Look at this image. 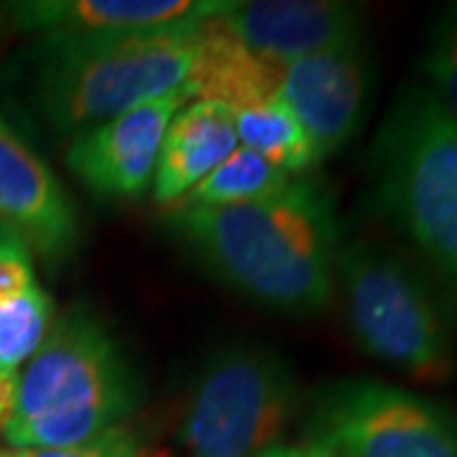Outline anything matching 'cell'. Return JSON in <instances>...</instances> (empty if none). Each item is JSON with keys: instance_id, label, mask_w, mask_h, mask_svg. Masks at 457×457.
<instances>
[{"instance_id": "obj_14", "label": "cell", "mask_w": 457, "mask_h": 457, "mask_svg": "<svg viewBox=\"0 0 457 457\" xmlns=\"http://www.w3.org/2000/svg\"><path fill=\"white\" fill-rule=\"evenodd\" d=\"M237 147L239 140L231 110L206 99L186 102L165 130L150 186L155 201L168 206L183 201Z\"/></svg>"}, {"instance_id": "obj_8", "label": "cell", "mask_w": 457, "mask_h": 457, "mask_svg": "<svg viewBox=\"0 0 457 457\" xmlns=\"http://www.w3.org/2000/svg\"><path fill=\"white\" fill-rule=\"evenodd\" d=\"M371 92L374 59L366 38L359 36L285 66L279 97L303 125L323 163L359 135Z\"/></svg>"}, {"instance_id": "obj_1", "label": "cell", "mask_w": 457, "mask_h": 457, "mask_svg": "<svg viewBox=\"0 0 457 457\" xmlns=\"http://www.w3.org/2000/svg\"><path fill=\"white\" fill-rule=\"evenodd\" d=\"M168 227L212 278L264 308L315 315L336 290V201L311 176L245 204L180 201L168 213Z\"/></svg>"}, {"instance_id": "obj_7", "label": "cell", "mask_w": 457, "mask_h": 457, "mask_svg": "<svg viewBox=\"0 0 457 457\" xmlns=\"http://www.w3.org/2000/svg\"><path fill=\"white\" fill-rule=\"evenodd\" d=\"M341 457H457V411L378 378H336L311 394L305 435Z\"/></svg>"}, {"instance_id": "obj_21", "label": "cell", "mask_w": 457, "mask_h": 457, "mask_svg": "<svg viewBox=\"0 0 457 457\" xmlns=\"http://www.w3.org/2000/svg\"><path fill=\"white\" fill-rule=\"evenodd\" d=\"M257 457H341L336 450L326 447L323 442L308 440L303 437L300 442H279L275 447L264 450L262 455Z\"/></svg>"}, {"instance_id": "obj_18", "label": "cell", "mask_w": 457, "mask_h": 457, "mask_svg": "<svg viewBox=\"0 0 457 457\" xmlns=\"http://www.w3.org/2000/svg\"><path fill=\"white\" fill-rule=\"evenodd\" d=\"M422 74L427 89L457 120V0L442 8L427 31Z\"/></svg>"}, {"instance_id": "obj_2", "label": "cell", "mask_w": 457, "mask_h": 457, "mask_svg": "<svg viewBox=\"0 0 457 457\" xmlns=\"http://www.w3.org/2000/svg\"><path fill=\"white\" fill-rule=\"evenodd\" d=\"M143 381L120 338L84 303L54 318L18 371L16 409L3 437L11 450L74 447L128 425Z\"/></svg>"}, {"instance_id": "obj_17", "label": "cell", "mask_w": 457, "mask_h": 457, "mask_svg": "<svg viewBox=\"0 0 457 457\" xmlns=\"http://www.w3.org/2000/svg\"><path fill=\"white\" fill-rule=\"evenodd\" d=\"M54 318V300L41 285L0 303V374H18L29 363Z\"/></svg>"}, {"instance_id": "obj_6", "label": "cell", "mask_w": 457, "mask_h": 457, "mask_svg": "<svg viewBox=\"0 0 457 457\" xmlns=\"http://www.w3.org/2000/svg\"><path fill=\"white\" fill-rule=\"evenodd\" d=\"M297 409L287 361L260 343H227L194 376L179 440L191 457H257L282 442Z\"/></svg>"}, {"instance_id": "obj_13", "label": "cell", "mask_w": 457, "mask_h": 457, "mask_svg": "<svg viewBox=\"0 0 457 457\" xmlns=\"http://www.w3.org/2000/svg\"><path fill=\"white\" fill-rule=\"evenodd\" d=\"M285 66L270 62L228 31L219 13L204 21L191 38L186 97L219 102L231 112L270 104L279 97Z\"/></svg>"}, {"instance_id": "obj_22", "label": "cell", "mask_w": 457, "mask_h": 457, "mask_svg": "<svg viewBox=\"0 0 457 457\" xmlns=\"http://www.w3.org/2000/svg\"><path fill=\"white\" fill-rule=\"evenodd\" d=\"M16 384L18 374H0V435L5 432L16 409Z\"/></svg>"}, {"instance_id": "obj_19", "label": "cell", "mask_w": 457, "mask_h": 457, "mask_svg": "<svg viewBox=\"0 0 457 457\" xmlns=\"http://www.w3.org/2000/svg\"><path fill=\"white\" fill-rule=\"evenodd\" d=\"M145 435L128 422L99 435L95 440L74 445V447H54V450H8V457H145Z\"/></svg>"}, {"instance_id": "obj_9", "label": "cell", "mask_w": 457, "mask_h": 457, "mask_svg": "<svg viewBox=\"0 0 457 457\" xmlns=\"http://www.w3.org/2000/svg\"><path fill=\"white\" fill-rule=\"evenodd\" d=\"M186 102V92H170L69 137L66 168L92 196L140 198L153 186L165 130Z\"/></svg>"}, {"instance_id": "obj_16", "label": "cell", "mask_w": 457, "mask_h": 457, "mask_svg": "<svg viewBox=\"0 0 457 457\" xmlns=\"http://www.w3.org/2000/svg\"><path fill=\"white\" fill-rule=\"evenodd\" d=\"M290 180L293 176L279 170L278 165H272L257 153L239 145L209 179L201 180L196 188L183 198V204L227 206V204L257 201V198L272 196V194L282 191Z\"/></svg>"}, {"instance_id": "obj_10", "label": "cell", "mask_w": 457, "mask_h": 457, "mask_svg": "<svg viewBox=\"0 0 457 457\" xmlns=\"http://www.w3.org/2000/svg\"><path fill=\"white\" fill-rule=\"evenodd\" d=\"M0 224L38 257L64 264L79 246V213L46 161L0 117Z\"/></svg>"}, {"instance_id": "obj_15", "label": "cell", "mask_w": 457, "mask_h": 457, "mask_svg": "<svg viewBox=\"0 0 457 457\" xmlns=\"http://www.w3.org/2000/svg\"><path fill=\"white\" fill-rule=\"evenodd\" d=\"M234 114V130L239 145L278 165L287 176H308L320 163L311 137L305 135L290 107L278 97L270 104Z\"/></svg>"}, {"instance_id": "obj_4", "label": "cell", "mask_w": 457, "mask_h": 457, "mask_svg": "<svg viewBox=\"0 0 457 457\" xmlns=\"http://www.w3.org/2000/svg\"><path fill=\"white\" fill-rule=\"evenodd\" d=\"M194 33L44 36L31 49V97L56 135L74 137L147 99L183 92Z\"/></svg>"}, {"instance_id": "obj_3", "label": "cell", "mask_w": 457, "mask_h": 457, "mask_svg": "<svg viewBox=\"0 0 457 457\" xmlns=\"http://www.w3.org/2000/svg\"><path fill=\"white\" fill-rule=\"evenodd\" d=\"M376 212L457 290V120L422 87H404L369 150Z\"/></svg>"}, {"instance_id": "obj_20", "label": "cell", "mask_w": 457, "mask_h": 457, "mask_svg": "<svg viewBox=\"0 0 457 457\" xmlns=\"http://www.w3.org/2000/svg\"><path fill=\"white\" fill-rule=\"evenodd\" d=\"M31 246L21 239V234L0 224V303L36 287Z\"/></svg>"}, {"instance_id": "obj_11", "label": "cell", "mask_w": 457, "mask_h": 457, "mask_svg": "<svg viewBox=\"0 0 457 457\" xmlns=\"http://www.w3.org/2000/svg\"><path fill=\"white\" fill-rule=\"evenodd\" d=\"M219 21L246 49L287 66L363 36V16L341 0H227Z\"/></svg>"}, {"instance_id": "obj_5", "label": "cell", "mask_w": 457, "mask_h": 457, "mask_svg": "<svg viewBox=\"0 0 457 457\" xmlns=\"http://www.w3.org/2000/svg\"><path fill=\"white\" fill-rule=\"evenodd\" d=\"M345 318L361 348L427 384L455 374V330L432 282L402 254L371 242L341 245L336 260Z\"/></svg>"}, {"instance_id": "obj_12", "label": "cell", "mask_w": 457, "mask_h": 457, "mask_svg": "<svg viewBox=\"0 0 457 457\" xmlns=\"http://www.w3.org/2000/svg\"><path fill=\"white\" fill-rule=\"evenodd\" d=\"M21 31L44 36L191 33L227 0H38L13 5Z\"/></svg>"}]
</instances>
